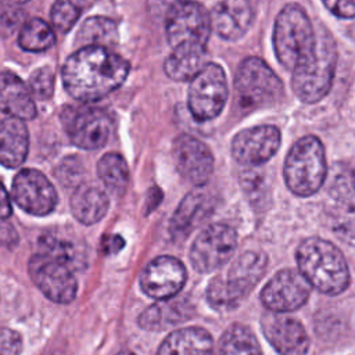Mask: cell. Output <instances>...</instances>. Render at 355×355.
<instances>
[{"instance_id":"cell-5","label":"cell","mask_w":355,"mask_h":355,"mask_svg":"<svg viewBox=\"0 0 355 355\" xmlns=\"http://www.w3.org/2000/svg\"><path fill=\"white\" fill-rule=\"evenodd\" d=\"M284 180L287 187L300 197L315 194L326 180L327 164L322 141L305 136L295 141L286 157Z\"/></svg>"},{"instance_id":"cell-9","label":"cell","mask_w":355,"mask_h":355,"mask_svg":"<svg viewBox=\"0 0 355 355\" xmlns=\"http://www.w3.org/2000/svg\"><path fill=\"white\" fill-rule=\"evenodd\" d=\"M226 100L227 82L223 68L215 62H207L189 86L187 103L191 115L200 122L214 119L223 110Z\"/></svg>"},{"instance_id":"cell-8","label":"cell","mask_w":355,"mask_h":355,"mask_svg":"<svg viewBox=\"0 0 355 355\" xmlns=\"http://www.w3.org/2000/svg\"><path fill=\"white\" fill-rule=\"evenodd\" d=\"M28 270L36 287L53 302H71L78 290L73 266L65 259L49 254L37 252L29 259Z\"/></svg>"},{"instance_id":"cell-35","label":"cell","mask_w":355,"mask_h":355,"mask_svg":"<svg viewBox=\"0 0 355 355\" xmlns=\"http://www.w3.org/2000/svg\"><path fill=\"white\" fill-rule=\"evenodd\" d=\"M57 176L64 184H78L79 186L78 182L80 180V178H83V168H82L79 159H76L75 157L62 159L61 165L58 166Z\"/></svg>"},{"instance_id":"cell-11","label":"cell","mask_w":355,"mask_h":355,"mask_svg":"<svg viewBox=\"0 0 355 355\" xmlns=\"http://www.w3.org/2000/svg\"><path fill=\"white\" fill-rule=\"evenodd\" d=\"M165 25L172 49L183 46L205 47L212 29L208 11L197 1H180L165 19Z\"/></svg>"},{"instance_id":"cell-18","label":"cell","mask_w":355,"mask_h":355,"mask_svg":"<svg viewBox=\"0 0 355 355\" xmlns=\"http://www.w3.org/2000/svg\"><path fill=\"white\" fill-rule=\"evenodd\" d=\"M265 338L280 355H305L309 348V337L304 326L294 318L266 313L262 318Z\"/></svg>"},{"instance_id":"cell-21","label":"cell","mask_w":355,"mask_h":355,"mask_svg":"<svg viewBox=\"0 0 355 355\" xmlns=\"http://www.w3.org/2000/svg\"><path fill=\"white\" fill-rule=\"evenodd\" d=\"M193 305L187 298H168L148 306L139 316V326L144 330L159 331L187 320L193 315Z\"/></svg>"},{"instance_id":"cell-27","label":"cell","mask_w":355,"mask_h":355,"mask_svg":"<svg viewBox=\"0 0 355 355\" xmlns=\"http://www.w3.org/2000/svg\"><path fill=\"white\" fill-rule=\"evenodd\" d=\"M76 40L82 47L100 46L108 49L118 42L116 24L105 17H90L80 25Z\"/></svg>"},{"instance_id":"cell-20","label":"cell","mask_w":355,"mask_h":355,"mask_svg":"<svg viewBox=\"0 0 355 355\" xmlns=\"http://www.w3.org/2000/svg\"><path fill=\"white\" fill-rule=\"evenodd\" d=\"M0 111L21 121L36 115V105L28 85L12 72H0Z\"/></svg>"},{"instance_id":"cell-4","label":"cell","mask_w":355,"mask_h":355,"mask_svg":"<svg viewBox=\"0 0 355 355\" xmlns=\"http://www.w3.org/2000/svg\"><path fill=\"white\" fill-rule=\"evenodd\" d=\"M273 47L280 64L288 69L297 68L315 51L316 33L300 6L288 4L279 12L273 29Z\"/></svg>"},{"instance_id":"cell-28","label":"cell","mask_w":355,"mask_h":355,"mask_svg":"<svg viewBox=\"0 0 355 355\" xmlns=\"http://www.w3.org/2000/svg\"><path fill=\"white\" fill-rule=\"evenodd\" d=\"M216 355H262L255 336L241 324H232L220 337Z\"/></svg>"},{"instance_id":"cell-6","label":"cell","mask_w":355,"mask_h":355,"mask_svg":"<svg viewBox=\"0 0 355 355\" xmlns=\"http://www.w3.org/2000/svg\"><path fill=\"white\" fill-rule=\"evenodd\" d=\"M337 49L331 36H316V47L312 55L293 69V90L304 103L322 100L331 87Z\"/></svg>"},{"instance_id":"cell-23","label":"cell","mask_w":355,"mask_h":355,"mask_svg":"<svg viewBox=\"0 0 355 355\" xmlns=\"http://www.w3.org/2000/svg\"><path fill=\"white\" fill-rule=\"evenodd\" d=\"M29 150V133L24 121L6 118L0 121V164L6 168L22 165Z\"/></svg>"},{"instance_id":"cell-13","label":"cell","mask_w":355,"mask_h":355,"mask_svg":"<svg viewBox=\"0 0 355 355\" xmlns=\"http://www.w3.org/2000/svg\"><path fill=\"white\" fill-rule=\"evenodd\" d=\"M11 193L15 204L35 216L50 214L57 204L54 186L42 172L31 168H25L15 175Z\"/></svg>"},{"instance_id":"cell-32","label":"cell","mask_w":355,"mask_h":355,"mask_svg":"<svg viewBox=\"0 0 355 355\" xmlns=\"http://www.w3.org/2000/svg\"><path fill=\"white\" fill-rule=\"evenodd\" d=\"M329 226L334 236L343 243L355 247V205L349 202L337 204L329 214Z\"/></svg>"},{"instance_id":"cell-37","label":"cell","mask_w":355,"mask_h":355,"mask_svg":"<svg viewBox=\"0 0 355 355\" xmlns=\"http://www.w3.org/2000/svg\"><path fill=\"white\" fill-rule=\"evenodd\" d=\"M147 11L157 19H166L168 15L180 4V0H146Z\"/></svg>"},{"instance_id":"cell-30","label":"cell","mask_w":355,"mask_h":355,"mask_svg":"<svg viewBox=\"0 0 355 355\" xmlns=\"http://www.w3.org/2000/svg\"><path fill=\"white\" fill-rule=\"evenodd\" d=\"M55 42L53 28L40 18L29 19L19 32L18 44L25 51H44Z\"/></svg>"},{"instance_id":"cell-7","label":"cell","mask_w":355,"mask_h":355,"mask_svg":"<svg viewBox=\"0 0 355 355\" xmlns=\"http://www.w3.org/2000/svg\"><path fill=\"white\" fill-rule=\"evenodd\" d=\"M234 89L240 105L245 108H258L280 100L283 85L269 65L258 58H245L236 73Z\"/></svg>"},{"instance_id":"cell-22","label":"cell","mask_w":355,"mask_h":355,"mask_svg":"<svg viewBox=\"0 0 355 355\" xmlns=\"http://www.w3.org/2000/svg\"><path fill=\"white\" fill-rule=\"evenodd\" d=\"M214 340L211 334L197 326L183 327L165 337L157 355H212Z\"/></svg>"},{"instance_id":"cell-19","label":"cell","mask_w":355,"mask_h":355,"mask_svg":"<svg viewBox=\"0 0 355 355\" xmlns=\"http://www.w3.org/2000/svg\"><path fill=\"white\" fill-rule=\"evenodd\" d=\"M211 26L226 40L240 39L251 26L254 10L250 0H219L211 11Z\"/></svg>"},{"instance_id":"cell-41","label":"cell","mask_w":355,"mask_h":355,"mask_svg":"<svg viewBox=\"0 0 355 355\" xmlns=\"http://www.w3.org/2000/svg\"><path fill=\"white\" fill-rule=\"evenodd\" d=\"M11 3H15V4H21V3H25V1H29V0H10Z\"/></svg>"},{"instance_id":"cell-36","label":"cell","mask_w":355,"mask_h":355,"mask_svg":"<svg viewBox=\"0 0 355 355\" xmlns=\"http://www.w3.org/2000/svg\"><path fill=\"white\" fill-rule=\"evenodd\" d=\"M21 349V336L15 330L0 327V355H19Z\"/></svg>"},{"instance_id":"cell-10","label":"cell","mask_w":355,"mask_h":355,"mask_svg":"<svg viewBox=\"0 0 355 355\" xmlns=\"http://www.w3.org/2000/svg\"><path fill=\"white\" fill-rule=\"evenodd\" d=\"M61 121L71 141L83 150L101 148L111 133L110 115L97 107H67Z\"/></svg>"},{"instance_id":"cell-25","label":"cell","mask_w":355,"mask_h":355,"mask_svg":"<svg viewBox=\"0 0 355 355\" xmlns=\"http://www.w3.org/2000/svg\"><path fill=\"white\" fill-rule=\"evenodd\" d=\"M209 200L204 193H189L172 215L169 232L175 240L186 239L196 225L205 216Z\"/></svg>"},{"instance_id":"cell-24","label":"cell","mask_w":355,"mask_h":355,"mask_svg":"<svg viewBox=\"0 0 355 355\" xmlns=\"http://www.w3.org/2000/svg\"><path fill=\"white\" fill-rule=\"evenodd\" d=\"M108 205L107 194L96 186L79 184L71 197L72 215L83 225H93L103 219Z\"/></svg>"},{"instance_id":"cell-40","label":"cell","mask_w":355,"mask_h":355,"mask_svg":"<svg viewBox=\"0 0 355 355\" xmlns=\"http://www.w3.org/2000/svg\"><path fill=\"white\" fill-rule=\"evenodd\" d=\"M108 251L107 252H118L122 247H123V240L119 236H112L110 237V243H108Z\"/></svg>"},{"instance_id":"cell-39","label":"cell","mask_w":355,"mask_h":355,"mask_svg":"<svg viewBox=\"0 0 355 355\" xmlns=\"http://www.w3.org/2000/svg\"><path fill=\"white\" fill-rule=\"evenodd\" d=\"M12 214V205L10 194L0 182V219H7Z\"/></svg>"},{"instance_id":"cell-14","label":"cell","mask_w":355,"mask_h":355,"mask_svg":"<svg viewBox=\"0 0 355 355\" xmlns=\"http://www.w3.org/2000/svg\"><path fill=\"white\" fill-rule=\"evenodd\" d=\"M311 294V284L294 269L279 270L262 288L261 301L272 312H291L302 306Z\"/></svg>"},{"instance_id":"cell-29","label":"cell","mask_w":355,"mask_h":355,"mask_svg":"<svg viewBox=\"0 0 355 355\" xmlns=\"http://www.w3.org/2000/svg\"><path fill=\"white\" fill-rule=\"evenodd\" d=\"M97 173L103 183L114 193H123L128 180L129 169L122 155L116 153L104 154L97 164Z\"/></svg>"},{"instance_id":"cell-42","label":"cell","mask_w":355,"mask_h":355,"mask_svg":"<svg viewBox=\"0 0 355 355\" xmlns=\"http://www.w3.org/2000/svg\"><path fill=\"white\" fill-rule=\"evenodd\" d=\"M119 355H133V354L132 352H121Z\"/></svg>"},{"instance_id":"cell-17","label":"cell","mask_w":355,"mask_h":355,"mask_svg":"<svg viewBox=\"0 0 355 355\" xmlns=\"http://www.w3.org/2000/svg\"><path fill=\"white\" fill-rule=\"evenodd\" d=\"M172 157L179 173L196 186H202L212 175L214 157L211 150L190 135H180L175 139Z\"/></svg>"},{"instance_id":"cell-1","label":"cell","mask_w":355,"mask_h":355,"mask_svg":"<svg viewBox=\"0 0 355 355\" xmlns=\"http://www.w3.org/2000/svg\"><path fill=\"white\" fill-rule=\"evenodd\" d=\"M129 62L107 47L87 46L72 53L62 65L67 92L76 100L92 103L116 90L128 78Z\"/></svg>"},{"instance_id":"cell-31","label":"cell","mask_w":355,"mask_h":355,"mask_svg":"<svg viewBox=\"0 0 355 355\" xmlns=\"http://www.w3.org/2000/svg\"><path fill=\"white\" fill-rule=\"evenodd\" d=\"M329 194L340 202L348 201L355 194V171L344 164L336 162L326 175Z\"/></svg>"},{"instance_id":"cell-33","label":"cell","mask_w":355,"mask_h":355,"mask_svg":"<svg viewBox=\"0 0 355 355\" xmlns=\"http://www.w3.org/2000/svg\"><path fill=\"white\" fill-rule=\"evenodd\" d=\"M86 6V0H55L51 7L53 26L65 33L73 28Z\"/></svg>"},{"instance_id":"cell-38","label":"cell","mask_w":355,"mask_h":355,"mask_svg":"<svg viewBox=\"0 0 355 355\" xmlns=\"http://www.w3.org/2000/svg\"><path fill=\"white\" fill-rule=\"evenodd\" d=\"M322 1L331 14L340 18L355 17V0H322Z\"/></svg>"},{"instance_id":"cell-34","label":"cell","mask_w":355,"mask_h":355,"mask_svg":"<svg viewBox=\"0 0 355 355\" xmlns=\"http://www.w3.org/2000/svg\"><path fill=\"white\" fill-rule=\"evenodd\" d=\"M28 87L39 100H47L54 92V72L50 67H40L35 69L28 82Z\"/></svg>"},{"instance_id":"cell-26","label":"cell","mask_w":355,"mask_h":355,"mask_svg":"<svg viewBox=\"0 0 355 355\" xmlns=\"http://www.w3.org/2000/svg\"><path fill=\"white\" fill-rule=\"evenodd\" d=\"M205 47H176L165 61V73L178 82L191 80L205 67Z\"/></svg>"},{"instance_id":"cell-2","label":"cell","mask_w":355,"mask_h":355,"mask_svg":"<svg viewBox=\"0 0 355 355\" xmlns=\"http://www.w3.org/2000/svg\"><path fill=\"white\" fill-rule=\"evenodd\" d=\"M300 273L306 282L327 295L343 293L349 284V269L343 252L320 237L305 239L297 248Z\"/></svg>"},{"instance_id":"cell-12","label":"cell","mask_w":355,"mask_h":355,"mask_svg":"<svg viewBox=\"0 0 355 355\" xmlns=\"http://www.w3.org/2000/svg\"><path fill=\"white\" fill-rule=\"evenodd\" d=\"M237 247L236 230L225 223H215L205 227L194 240L190 248V262L200 273H209L233 255Z\"/></svg>"},{"instance_id":"cell-16","label":"cell","mask_w":355,"mask_h":355,"mask_svg":"<svg viewBox=\"0 0 355 355\" xmlns=\"http://www.w3.org/2000/svg\"><path fill=\"white\" fill-rule=\"evenodd\" d=\"M280 146V130L272 125H261L239 132L232 141L233 158L247 166L266 162Z\"/></svg>"},{"instance_id":"cell-3","label":"cell","mask_w":355,"mask_h":355,"mask_svg":"<svg viewBox=\"0 0 355 355\" xmlns=\"http://www.w3.org/2000/svg\"><path fill=\"white\" fill-rule=\"evenodd\" d=\"M268 258L262 252H243L225 276L214 277L207 287V300L214 309L236 308L257 286L266 270Z\"/></svg>"},{"instance_id":"cell-15","label":"cell","mask_w":355,"mask_h":355,"mask_svg":"<svg viewBox=\"0 0 355 355\" xmlns=\"http://www.w3.org/2000/svg\"><path fill=\"white\" fill-rule=\"evenodd\" d=\"M186 268L173 257L154 258L140 276L141 290L151 298L168 300L175 297L186 283Z\"/></svg>"}]
</instances>
